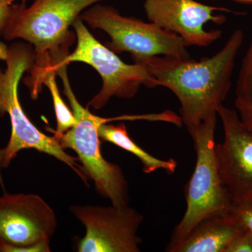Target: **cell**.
<instances>
[{"label":"cell","mask_w":252,"mask_h":252,"mask_svg":"<svg viewBox=\"0 0 252 252\" xmlns=\"http://www.w3.org/2000/svg\"><path fill=\"white\" fill-rule=\"evenodd\" d=\"M244 41V32H233L220 51L199 61L191 58L153 56L134 63H143L158 86L170 89L181 104L182 123L187 130L217 114L232 86L235 60Z\"/></svg>","instance_id":"cell-1"},{"label":"cell","mask_w":252,"mask_h":252,"mask_svg":"<svg viewBox=\"0 0 252 252\" xmlns=\"http://www.w3.org/2000/svg\"><path fill=\"white\" fill-rule=\"evenodd\" d=\"M103 0H34L11 18L3 32L6 40L23 39L32 46L31 71L41 74L54 68L69 54L76 39L70 31L85 10Z\"/></svg>","instance_id":"cell-2"},{"label":"cell","mask_w":252,"mask_h":252,"mask_svg":"<svg viewBox=\"0 0 252 252\" xmlns=\"http://www.w3.org/2000/svg\"><path fill=\"white\" fill-rule=\"evenodd\" d=\"M0 60L6 63L0 67V117L7 114L11 122L9 142L4 148L2 167H7L21 151L35 149L67 165L87 185L89 177L78 163V158L69 155L53 136L36 127L23 110L18 97V84L23 74L30 72L35 62V52L31 44L17 42L8 46L0 43Z\"/></svg>","instance_id":"cell-3"},{"label":"cell","mask_w":252,"mask_h":252,"mask_svg":"<svg viewBox=\"0 0 252 252\" xmlns=\"http://www.w3.org/2000/svg\"><path fill=\"white\" fill-rule=\"evenodd\" d=\"M68 64H61L56 74L63 80L64 94L67 97L76 119L75 125L62 135L54 136L63 149H70L78 156L86 175L94 182L96 191L108 199L112 205H129L128 184L117 164L107 161L101 152L98 126L102 118L84 107L73 92L67 76Z\"/></svg>","instance_id":"cell-4"},{"label":"cell","mask_w":252,"mask_h":252,"mask_svg":"<svg viewBox=\"0 0 252 252\" xmlns=\"http://www.w3.org/2000/svg\"><path fill=\"white\" fill-rule=\"evenodd\" d=\"M217 115L210 116L200 125L188 130L193 140L196 163L186 186L187 210L176 225L166 248L179 243L202 220L228 213L233 206L222 185L217 166L215 137Z\"/></svg>","instance_id":"cell-5"},{"label":"cell","mask_w":252,"mask_h":252,"mask_svg":"<svg viewBox=\"0 0 252 252\" xmlns=\"http://www.w3.org/2000/svg\"><path fill=\"white\" fill-rule=\"evenodd\" d=\"M81 19L94 29L108 34L105 45L116 54L130 53L133 61L153 56L190 59L180 36L152 22L122 16L114 6L95 4L85 10Z\"/></svg>","instance_id":"cell-6"},{"label":"cell","mask_w":252,"mask_h":252,"mask_svg":"<svg viewBox=\"0 0 252 252\" xmlns=\"http://www.w3.org/2000/svg\"><path fill=\"white\" fill-rule=\"evenodd\" d=\"M72 27L77 46L55 67V71L61 64L74 62L85 63L97 71L102 78V88L89 101L87 108L102 109L113 97L133 98L142 85L149 89L157 87L156 79L145 64L124 63L116 53L93 36L80 17L73 23Z\"/></svg>","instance_id":"cell-7"},{"label":"cell","mask_w":252,"mask_h":252,"mask_svg":"<svg viewBox=\"0 0 252 252\" xmlns=\"http://www.w3.org/2000/svg\"><path fill=\"white\" fill-rule=\"evenodd\" d=\"M69 211L86 228L77 244L79 252H139L137 230L144 217L127 206L72 205Z\"/></svg>","instance_id":"cell-8"},{"label":"cell","mask_w":252,"mask_h":252,"mask_svg":"<svg viewBox=\"0 0 252 252\" xmlns=\"http://www.w3.org/2000/svg\"><path fill=\"white\" fill-rule=\"evenodd\" d=\"M224 138L217 144V166L232 205L252 201V132L238 112L223 104L217 107Z\"/></svg>","instance_id":"cell-9"},{"label":"cell","mask_w":252,"mask_h":252,"mask_svg":"<svg viewBox=\"0 0 252 252\" xmlns=\"http://www.w3.org/2000/svg\"><path fill=\"white\" fill-rule=\"evenodd\" d=\"M144 9L150 22L180 36L187 47H208L222 36L220 30L207 31L204 26L212 22L223 24L226 17L216 11L230 10L210 6L195 0H145Z\"/></svg>","instance_id":"cell-10"},{"label":"cell","mask_w":252,"mask_h":252,"mask_svg":"<svg viewBox=\"0 0 252 252\" xmlns=\"http://www.w3.org/2000/svg\"><path fill=\"white\" fill-rule=\"evenodd\" d=\"M57 227L54 210L34 194L5 193L0 197V240L13 247L50 240Z\"/></svg>","instance_id":"cell-11"},{"label":"cell","mask_w":252,"mask_h":252,"mask_svg":"<svg viewBox=\"0 0 252 252\" xmlns=\"http://www.w3.org/2000/svg\"><path fill=\"white\" fill-rule=\"evenodd\" d=\"M244 226L230 212L208 217L200 221L168 252H224Z\"/></svg>","instance_id":"cell-12"},{"label":"cell","mask_w":252,"mask_h":252,"mask_svg":"<svg viewBox=\"0 0 252 252\" xmlns=\"http://www.w3.org/2000/svg\"><path fill=\"white\" fill-rule=\"evenodd\" d=\"M98 133L101 140L114 144L138 158L143 165V171L145 173H152L158 170H165L170 174L175 172L177 167L175 160L172 158L161 160L147 153L132 140L125 124L111 125L107 124V119H103L98 126Z\"/></svg>","instance_id":"cell-13"},{"label":"cell","mask_w":252,"mask_h":252,"mask_svg":"<svg viewBox=\"0 0 252 252\" xmlns=\"http://www.w3.org/2000/svg\"><path fill=\"white\" fill-rule=\"evenodd\" d=\"M56 71H49L44 76L40 83L41 86L44 84L49 89L52 97L56 117V130L49 129V130L54 134V136L62 135L76 124V119L72 111L68 108L60 94L56 81Z\"/></svg>","instance_id":"cell-14"},{"label":"cell","mask_w":252,"mask_h":252,"mask_svg":"<svg viewBox=\"0 0 252 252\" xmlns=\"http://www.w3.org/2000/svg\"><path fill=\"white\" fill-rule=\"evenodd\" d=\"M235 94L237 99L252 103V34L250 46L239 71Z\"/></svg>","instance_id":"cell-15"},{"label":"cell","mask_w":252,"mask_h":252,"mask_svg":"<svg viewBox=\"0 0 252 252\" xmlns=\"http://www.w3.org/2000/svg\"><path fill=\"white\" fill-rule=\"evenodd\" d=\"M28 0H0V36L6 25L18 10L26 6Z\"/></svg>","instance_id":"cell-16"},{"label":"cell","mask_w":252,"mask_h":252,"mask_svg":"<svg viewBox=\"0 0 252 252\" xmlns=\"http://www.w3.org/2000/svg\"><path fill=\"white\" fill-rule=\"evenodd\" d=\"M224 252H252V233L244 228L239 232Z\"/></svg>","instance_id":"cell-17"},{"label":"cell","mask_w":252,"mask_h":252,"mask_svg":"<svg viewBox=\"0 0 252 252\" xmlns=\"http://www.w3.org/2000/svg\"><path fill=\"white\" fill-rule=\"evenodd\" d=\"M230 212L240 220L244 228L252 233V201L233 205Z\"/></svg>","instance_id":"cell-18"},{"label":"cell","mask_w":252,"mask_h":252,"mask_svg":"<svg viewBox=\"0 0 252 252\" xmlns=\"http://www.w3.org/2000/svg\"><path fill=\"white\" fill-rule=\"evenodd\" d=\"M50 240H43L34 245L24 247H13L2 243L1 252H49Z\"/></svg>","instance_id":"cell-19"},{"label":"cell","mask_w":252,"mask_h":252,"mask_svg":"<svg viewBox=\"0 0 252 252\" xmlns=\"http://www.w3.org/2000/svg\"><path fill=\"white\" fill-rule=\"evenodd\" d=\"M235 107L242 122L252 132V103L235 99Z\"/></svg>","instance_id":"cell-20"},{"label":"cell","mask_w":252,"mask_h":252,"mask_svg":"<svg viewBox=\"0 0 252 252\" xmlns=\"http://www.w3.org/2000/svg\"><path fill=\"white\" fill-rule=\"evenodd\" d=\"M4 149H0V185L4 189V183H3L2 176H1V170L2 168L3 160H4Z\"/></svg>","instance_id":"cell-21"},{"label":"cell","mask_w":252,"mask_h":252,"mask_svg":"<svg viewBox=\"0 0 252 252\" xmlns=\"http://www.w3.org/2000/svg\"><path fill=\"white\" fill-rule=\"evenodd\" d=\"M215 1V0H212ZM231 1H236V2L245 3V4H252V0H231Z\"/></svg>","instance_id":"cell-22"},{"label":"cell","mask_w":252,"mask_h":252,"mask_svg":"<svg viewBox=\"0 0 252 252\" xmlns=\"http://www.w3.org/2000/svg\"><path fill=\"white\" fill-rule=\"evenodd\" d=\"M1 245H2V242L0 240V252H1Z\"/></svg>","instance_id":"cell-23"}]
</instances>
